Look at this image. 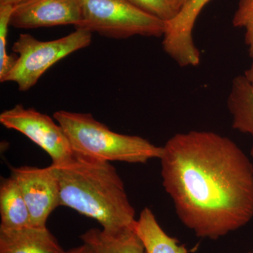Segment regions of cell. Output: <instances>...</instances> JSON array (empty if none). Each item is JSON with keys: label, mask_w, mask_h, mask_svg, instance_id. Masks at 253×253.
Returning <instances> with one entry per match:
<instances>
[{"label": "cell", "mask_w": 253, "mask_h": 253, "mask_svg": "<svg viewBox=\"0 0 253 253\" xmlns=\"http://www.w3.org/2000/svg\"><path fill=\"white\" fill-rule=\"evenodd\" d=\"M166 22L128 0H82V18L76 29L114 39L140 36L160 38Z\"/></svg>", "instance_id": "277c9868"}, {"label": "cell", "mask_w": 253, "mask_h": 253, "mask_svg": "<svg viewBox=\"0 0 253 253\" xmlns=\"http://www.w3.org/2000/svg\"><path fill=\"white\" fill-rule=\"evenodd\" d=\"M0 253H66L47 227L0 228Z\"/></svg>", "instance_id": "30bf717a"}, {"label": "cell", "mask_w": 253, "mask_h": 253, "mask_svg": "<svg viewBox=\"0 0 253 253\" xmlns=\"http://www.w3.org/2000/svg\"><path fill=\"white\" fill-rule=\"evenodd\" d=\"M0 123L7 129L24 134L44 150L51 158V164L62 163L74 154L62 126L34 109L16 105L0 114Z\"/></svg>", "instance_id": "8992f818"}, {"label": "cell", "mask_w": 253, "mask_h": 253, "mask_svg": "<svg viewBox=\"0 0 253 253\" xmlns=\"http://www.w3.org/2000/svg\"><path fill=\"white\" fill-rule=\"evenodd\" d=\"M92 33L84 29L51 41H40L29 34H21L13 44L17 61L1 83L12 82L21 91L29 90L41 76L60 60L91 42Z\"/></svg>", "instance_id": "5b68a950"}, {"label": "cell", "mask_w": 253, "mask_h": 253, "mask_svg": "<svg viewBox=\"0 0 253 253\" xmlns=\"http://www.w3.org/2000/svg\"><path fill=\"white\" fill-rule=\"evenodd\" d=\"M253 253V252H250V253Z\"/></svg>", "instance_id": "44dd1931"}, {"label": "cell", "mask_w": 253, "mask_h": 253, "mask_svg": "<svg viewBox=\"0 0 253 253\" xmlns=\"http://www.w3.org/2000/svg\"><path fill=\"white\" fill-rule=\"evenodd\" d=\"M0 228L17 229L31 226V214L21 190L10 176L0 184Z\"/></svg>", "instance_id": "4fadbf2b"}, {"label": "cell", "mask_w": 253, "mask_h": 253, "mask_svg": "<svg viewBox=\"0 0 253 253\" xmlns=\"http://www.w3.org/2000/svg\"><path fill=\"white\" fill-rule=\"evenodd\" d=\"M176 12L179 11L189 1V0H169Z\"/></svg>", "instance_id": "d6986e66"}, {"label": "cell", "mask_w": 253, "mask_h": 253, "mask_svg": "<svg viewBox=\"0 0 253 253\" xmlns=\"http://www.w3.org/2000/svg\"><path fill=\"white\" fill-rule=\"evenodd\" d=\"M54 119L62 126L73 152L100 161L144 164L160 159L163 146L139 136L115 132L90 113L56 111Z\"/></svg>", "instance_id": "3957f363"}, {"label": "cell", "mask_w": 253, "mask_h": 253, "mask_svg": "<svg viewBox=\"0 0 253 253\" xmlns=\"http://www.w3.org/2000/svg\"><path fill=\"white\" fill-rule=\"evenodd\" d=\"M82 18V0H24L15 5L10 26L21 29L73 25Z\"/></svg>", "instance_id": "9c48e42d"}, {"label": "cell", "mask_w": 253, "mask_h": 253, "mask_svg": "<svg viewBox=\"0 0 253 253\" xmlns=\"http://www.w3.org/2000/svg\"><path fill=\"white\" fill-rule=\"evenodd\" d=\"M66 253H94L93 250L91 249L90 246L87 244H84L78 246V247L74 248V249L66 251Z\"/></svg>", "instance_id": "ac0fdd59"}, {"label": "cell", "mask_w": 253, "mask_h": 253, "mask_svg": "<svg viewBox=\"0 0 253 253\" xmlns=\"http://www.w3.org/2000/svg\"><path fill=\"white\" fill-rule=\"evenodd\" d=\"M161 177L179 220L217 240L253 218V163L229 138L210 131L178 133L163 146Z\"/></svg>", "instance_id": "6da1fadb"}, {"label": "cell", "mask_w": 253, "mask_h": 253, "mask_svg": "<svg viewBox=\"0 0 253 253\" xmlns=\"http://www.w3.org/2000/svg\"><path fill=\"white\" fill-rule=\"evenodd\" d=\"M11 176L17 182L27 204L31 226L46 227L50 214L60 206L59 186L52 168H14Z\"/></svg>", "instance_id": "52a82bcc"}, {"label": "cell", "mask_w": 253, "mask_h": 253, "mask_svg": "<svg viewBox=\"0 0 253 253\" xmlns=\"http://www.w3.org/2000/svg\"><path fill=\"white\" fill-rule=\"evenodd\" d=\"M226 104L232 127L253 138V86L244 75L233 79ZM251 156L253 161V143Z\"/></svg>", "instance_id": "8fae6325"}, {"label": "cell", "mask_w": 253, "mask_h": 253, "mask_svg": "<svg viewBox=\"0 0 253 253\" xmlns=\"http://www.w3.org/2000/svg\"><path fill=\"white\" fill-rule=\"evenodd\" d=\"M128 1L147 14L163 20L165 22L172 19L177 14L169 0H128Z\"/></svg>", "instance_id": "e0dca14e"}, {"label": "cell", "mask_w": 253, "mask_h": 253, "mask_svg": "<svg viewBox=\"0 0 253 253\" xmlns=\"http://www.w3.org/2000/svg\"><path fill=\"white\" fill-rule=\"evenodd\" d=\"M50 166L59 186L60 206L94 219L111 234L134 228L135 211L111 163L74 153Z\"/></svg>", "instance_id": "7a4b0ae2"}, {"label": "cell", "mask_w": 253, "mask_h": 253, "mask_svg": "<svg viewBox=\"0 0 253 253\" xmlns=\"http://www.w3.org/2000/svg\"><path fill=\"white\" fill-rule=\"evenodd\" d=\"M134 229L144 245L146 253H188L184 245L163 230L149 208L142 210Z\"/></svg>", "instance_id": "7c38bea8"}, {"label": "cell", "mask_w": 253, "mask_h": 253, "mask_svg": "<svg viewBox=\"0 0 253 253\" xmlns=\"http://www.w3.org/2000/svg\"><path fill=\"white\" fill-rule=\"evenodd\" d=\"M14 6L3 5L0 6V81L14 67L18 59V55H9L6 51V38H7L10 20Z\"/></svg>", "instance_id": "2e32d148"}, {"label": "cell", "mask_w": 253, "mask_h": 253, "mask_svg": "<svg viewBox=\"0 0 253 253\" xmlns=\"http://www.w3.org/2000/svg\"><path fill=\"white\" fill-rule=\"evenodd\" d=\"M81 239L94 253H146L134 228L113 234L103 229H91L82 234Z\"/></svg>", "instance_id": "5bb4252c"}, {"label": "cell", "mask_w": 253, "mask_h": 253, "mask_svg": "<svg viewBox=\"0 0 253 253\" xmlns=\"http://www.w3.org/2000/svg\"><path fill=\"white\" fill-rule=\"evenodd\" d=\"M232 23L234 27L244 32L245 42L251 61L244 75L253 86V0H239Z\"/></svg>", "instance_id": "9a60e30c"}, {"label": "cell", "mask_w": 253, "mask_h": 253, "mask_svg": "<svg viewBox=\"0 0 253 253\" xmlns=\"http://www.w3.org/2000/svg\"><path fill=\"white\" fill-rule=\"evenodd\" d=\"M24 0H0V6H3V5H15L19 4V3L22 2Z\"/></svg>", "instance_id": "ffe728a7"}, {"label": "cell", "mask_w": 253, "mask_h": 253, "mask_svg": "<svg viewBox=\"0 0 253 253\" xmlns=\"http://www.w3.org/2000/svg\"><path fill=\"white\" fill-rule=\"evenodd\" d=\"M210 1L189 0L172 19L166 22L163 50L180 67H196L201 62L193 31L199 14Z\"/></svg>", "instance_id": "ba28073f"}]
</instances>
